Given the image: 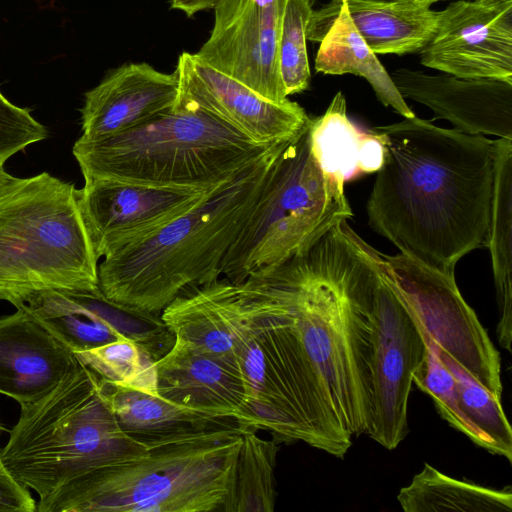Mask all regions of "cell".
<instances>
[{
  "mask_svg": "<svg viewBox=\"0 0 512 512\" xmlns=\"http://www.w3.org/2000/svg\"><path fill=\"white\" fill-rule=\"evenodd\" d=\"M176 70L165 73L148 63H129L109 72L85 93L79 137L93 141L141 126L175 105Z\"/></svg>",
  "mask_w": 512,
  "mask_h": 512,
  "instance_id": "17",
  "label": "cell"
},
{
  "mask_svg": "<svg viewBox=\"0 0 512 512\" xmlns=\"http://www.w3.org/2000/svg\"><path fill=\"white\" fill-rule=\"evenodd\" d=\"M288 141L273 145L193 208L104 257L98 265L102 294L118 304L161 315L186 289L220 278L221 262Z\"/></svg>",
  "mask_w": 512,
  "mask_h": 512,
  "instance_id": "3",
  "label": "cell"
},
{
  "mask_svg": "<svg viewBox=\"0 0 512 512\" xmlns=\"http://www.w3.org/2000/svg\"><path fill=\"white\" fill-rule=\"evenodd\" d=\"M161 318L175 339L235 357L243 315L236 284L227 279L186 289L162 311Z\"/></svg>",
  "mask_w": 512,
  "mask_h": 512,
  "instance_id": "21",
  "label": "cell"
},
{
  "mask_svg": "<svg viewBox=\"0 0 512 512\" xmlns=\"http://www.w3.org/2000/svg\"><path fill=\"white\" fill-rule=\"evenodd\" d=\"M274 144L256 143L181 98L134 129L106 138H80L72 153L84 179L211 188L234 178Z\"/></svg>",
  "mask_w": 512,
  "mask_h": 512,
  "instance_id": "7",
  "label": "cell"
},
{
  "mask_svg": "<svg viewBox=\"0 0 512 512\" xmlns=\"http://www.w3.org/2000/svg\"><path fill=\"white\" fill-rule=\"evenodd\" d=\"M378 264L420 331L468 375L502 398L500 355L455 276L404 255L381 254Z\"/></svg>",
  "mask_w": 512,
  "mask_h": 512,
  "instance_id": "10",
  "label": "cell"
},
{
  "mask_svg": "<svg viewBox=\"0 0 512 512\" xmlns=\"http://www.w3.org/2000/svg\"><path fill=\"white\" fill-rule=\"evenodd\" d=\"M423 336L427 343V352L422 365L413 376V383L433 399L440 415L452 427L490 451L488 441L461 410L455 379L441 360L436 345L424 334Z\"/></svg>",
  "mask_w": 512,
  "mask_h": 512,
  "instance_id": "32",
  "label": "cell"
},
{
  "mask_svg": "<svg viewBox=\"0 0 512 512\" xmlns=\"http://www.w3.org/2000/svg\"><path fill=\"white\" fill-rule=\"evenodd\" d=\"M313 4V0H282L278 61L287 97L309 87L311 71L307 53V26Z\"/></svg>",
  "mask_w": 512,
  "mask_h": 512,
  "instance_id": "31",
  "label": "cell"
},
{
  "mask_svg": "<svg viewBox=\"0 0 512 512\" xmlns=\"http://www.w3.org/2000/svg\"><path fill=\"white\" fill-rule=\"evenodd\" d=\"M243 429L231 419L163 439L128 460L89 470L40 499L39 512H222Z\"/></svg>",
  "mask_w": 512,
  "mask_h": 512,
  "instance_id": "5",
  "label": "cell"
},
{
  "mask_svg": "<svg viewBox=\"0 0 512 512\" xmlns=\"http://www.w3.org/2000/svg\"><path fill=\"white\" fill-rule=\"evenodd\" d=\"M20 407L0 459L40 499L89 470L146 451L120 428L101 379L80 362L49 393Z\"/></svg>",
  "mask_w": 512,
  "mask_h": 512,
  "instance_id": "6",
  "label": "cell"
},
{
  "mask_svg": "<svg viewBox=\"0 0 512 512\" xmlns=\"http://www.w3.org/2000/svg\"><path fill=\"white\" fill-rule=\"evenodd\" d=\"M219 0H171V8L182 11L188 17L208 9H214Z\"/></svg>",
  "mask_w": 512,
  "mask_h": 512,
  "instance_id": "35",
  "label": "cell"
},
{
  "mask_svg": "<svg viewBox=\"0 0 512 512\" xmlns=\"http://www.w3.org/2000/svg\"><path fill=\"white\" fill-rule=\"evenodd\" d=\"M499 309L501 347L511 352L512 340V139L495 140L494 181L487 246Z\"/></svg>",
  "mask_w": 512,
  "mask_h": 512,
  "instance_id": "25",
  "label": "cell"
},
{
  "mask_svg": "<svg viewBox=\"0 0 512 512\" xmlns=\"http://www.w3.org/2000/svg\"><path fill=\"white\" fill-rule=\"evenodd\" d=\"M48 135L30 109L14 105L0 92V163L5 164L11 156Z\"/></svg>",
  "mask_w": 512,
  "mask_h": 512,
  "instance_id": "33",
  "label": "cell"
},
{
  "mask_svg": "<svg viewBox=\"0 0 512 512\" xmlns=\"http://www.w3.org/2000/svg\"><path fill=\"white\" fill-rule=\"evenodd\" d=\"M390 76L404 99L425 105L455 129L512 139V83L406 67L395 69Z\"/></svg>",
  "mask_w": 512,
  "mask_h": 512,
  "instance_id": "16",
  "label": "cell"
},
{
  "mask_svg": "<svg viewBox=\"0 0 512 512\" xmlns=\"http://www.w3.org/2000/svg\"><path fill=\"white\" fill-rule=\"evenodd\" d=\"M23 305L74 354L125 339L108 320L71 298L64 290L36 293Z\"/></svg>",
  "mask_w": 512,
  "mask_h": 512,
  "instance_id": "27",
  "label": "cell"
},
{
  "mask_svg": "<svg viewBox=\"0 0 512 512\" xmlns=\"http://www.w3.org/2000/svg\"><path fill=\"white\" fill-rule=\"evenodd\" d=\"M178 97L224 121L256 143L288 141L300 133L310 117L297 102H273L242 82L217 70L195 53L179 55Z\"/></svg>",
  "mask_w": 512,
  "mask_h": 512,
  "instance_id": "15",
  "label": "cell"
},
{
  "mask_svg": "<svg viewBox=\"0 0 512 512\" xmlns=\"http://www.w3.org/2000/svg\"><path fill=\"white\" fill-rule=\"evenodd\" d=\"M384 159L367 201L369 226L400 253L455 276L488 241L495 140L417 116L373 128Z\"/></svg>",
  "mask_w": 512,
  "mask_h": 512,
  "instance_id": "1",
  "label": "cell"
},
{
  "mask_svg": "<svg viewBox=\"0 0 512 512\" xmlns=\"http://www.w3.org/2000/svg\"><path fill=\"white\" fill-rule=\"evenodd\" d=\"M313 150L321 164L344 182L377 172L384 159L382 136L360 131L348 118L345 95L338 91L326 111L310 118Z\"/></svg>",
  "mask_w": 512,
  "mask_h": 512,
  "instance_id": "23",
  "label": "cell"
},
{
  "mask_svg": "<svg viewBox=\"0 0 512 512\" xmlns=\"http://www.w3.org/2000/svg\"><path fill=\"white\" fill-rule=\"evenodd\" d=\"M257 431L243 429L233 487L222 512H272L276 500L274 470L279 447Z\"/></svg>",
  "mask_w": 512,
  "mask_h": 512,
  "instance_id": "28",
  "label": "cell"
},
{
  "mask_svg": "<svg viewBox=\"0 0 512 512\" xmlns=\"http://www.w3.org/2000/svg\"><path fill=\"white\" fill-rule=\"evenodd\" d=\"M36 502L27 488L6 470L0 459V512H34Z\"/></svg>",
  "mask_w": 512,
  "mask_h": 512,
  "instance_id": "34",
  "label": "cell"
},
{
  "mask_svg": "<svg viewBox=\"0 0 512 512\" xmlns=\"http://www.w3.org/2000/svg\"><path fill=\"white\" fill-rule=\"evenodd\" d=\"M84 181L80 206L99 259L169 223L222 185L190 188L113 178H86Z\"/></svg>",
  "mask_w": 512,
  "mask_h": 512,
  "instance_id": "12",
  "label": "cell"
},
{
  "mask_svg": "<svg viewBox=\"0 0 512 512\" xmlns=\"http://www.w3.org/2000/svg\"><path fill=\"white\" fill-rule=\"evenodd\" d=\"M101 382L120 428L145 446L163 439L206 430L234 419L218 418L185 408L157 393L102 379Z\"/></svg>",
  "mask_w": 512,
  "mask_h": 512,
  "instance_id": "24",
  "label": "cell"
},
{
  "mask_svg": "<svg viewBox=\"0 0 512 512\" xmlns=\"http://www.w3.org/2000/svg\"><path fill=\"white\" fill-rule=\"evenodd\" d=\"M427 68L512 83V0H455L418 53Z\"/></svg>",
  "mask_w": 512,
  "mask_h": 512,
  "instance_id": "13",
  "label": "cell"
},
{
  "mask_svg": "<svg viewBox=\"0 0 512 512\" xmlns=\"http://www.w3.org/2000/svg\"><path fill=\"white\" fill-rule=\"evenodd\" d=\"M316 0H313V3L315 2Z\"/></svg>",
  "mask_w": 512,
  "mask_h": 512,
  "instance_id": "39",
  "label": "cell"
},
{
  "mask_svg": "<svg viewBox=\"0 0 512 512\" xmlns=\"http://www.w3.org/2000/svg\"><path fill=\"white\" fill-rule=\"evenodd\" d=\"M157 393L175 404L218 418L241 419L247 387L237 359L175 339L156 361Z\"/></svg>",
  "mask_w": 512,
  "mask_h": 512,
  "instance_id": "18",
  "label": "cell"
},
{
  "mask_svg": "<svg viewBox=\"0 0 512 512\" xmlns=\"http://www.w3.org/2000/svg\"><path fill=\"white\" fill-rule=\"evenodd\" d=\"M2 430H3V427H2V425H1V423H0V432H1Z\"/></svg>",
  "mask_w": 512,
  "mask_h": 512,
  "instance_id": "38",
  "label": "cell"
},
{
  "mask_svg": "<svg viewBox=\"0 0 512 512\" xmlns=\"http://www.w3.org/2000/svg\"><path fill=\"white\" fill-rule=\"evenodd\" d=\"M309 122L278 154L255 207L221 262L220 276L234 284L307 250L353 217L345 182L313 150Z\"/></svg>",
  "mask_w": 512,
  "mask_h": 512,
  "instance_id": "9",
  "label": "cell"
},
{
  "mask_svg": "<svg viewBox=\"0 0 512 512\" xmlns=\"http://www.w3.org/2000/svg\"><path fill=\"white\" fill-rule=\"evenodd\" d=\"M372 249L343 221L307 250L255 272L293 319L352 436L371 421Z\"/></svg>",
  "mask_w": 512,
  "mask_h": 512,
  "instance_id": "2",
  "label": "cell"
},
{
  "mask_svg": "<svg viewBox=\"0 0 512 512\" xmlns=\"http://www.w3.org/2000/svg\"><path fill=\"white\" fill-rule=\"evenodd\" d=\"M419 3H422L424 5H427V6H431L437 2H440V1H446V0H417Z\"/></svg>",
  "mask_w": 512,
  "mask_h": 512,
  "instance_id": "37",
  "label": "cell"
},
{
  "mask_svg": "<svg viewBox=\"0 0 512 512\" xmlns=\"http://www.w3.org/2000/svg\"><path fill=\"white\" fill-rule=\"evenodd\" d=\"M437 350L441 360L455 379L461 410L488 441L490 452L504 456L511 462L512 430L501 400L468 375L438 347Z\"/></svg>",
  "mask_w": 512,
  "mask_h": 512,
  "instance_id": "29",
  "label": "cell"
},
{
  "mask_svg": "<svg viewBox=\"0 0 512 512\" xmlns=\"http://www.w3.org/2000/svg\"><path fill=\"white\" fill-rule=\"evenodd\" d=\"M282 0H219L207 41L195 54L277 103L288 100L278 61Z\"/></svg>",
  "mask_w": 512,
  "mask_h": 512,
  "instance_id": "14",
  "label": "cell"
},
{
  "mask_svg": "<svg viewBox=\"0 0 512 512\" xmlns=\"http://www.w3.org/2000/svg\"><path fill=\"white\" fill-rule=\"evenodd\" d=\"M397 500L405 512H511L512 493L458 480L424 464Z\"/></svg>",
  "mask_w": 512,
  "mask_h": 512,
  "instance_id": "26",
  "label": "cell"
},
{
  "mask_svg": "<svg viewBox=\"0 0 512 512\" xmlns=\"http://www.w3.org/2000/svg\"><path fill=\"white\" fill-rule=\"evenodd\" d=\"M17 179L5 170L4 163H0V195Z\"/></svg>",
  "mask_w": 512,
  "mask_h": 512,
  "instance_id": "36",
  "label": "cell"
},
{
  "mask_svg": "<svg viewBox=\"0 0 512 512\" xmlns=\"http://www.w3.org/2000/svg\"><path fill=\"white\" fill-rule=\"evenodd\" d=\"M75 355L104 381L157 393L156 360L132 340H117Z\"/></svg>",
  "mask_w": 512,
  "mask_h": 512,
  "instance_id": "30",
  "label": "cell"
},
{
  "mask_svg": "<svg viewBox=\"0 0 512 512\" xmlns=\"http://www.w3.org/2000/svg\"><path fill=\"white\" fill-rule=\"evenodd\" d=\"M307 40L320 42L314 65L317 72L362 77L384 106L391 107L404 118L416 116L342 5L324 4L313 9L307 26Z\"/></svg>",
  "mask_w": 512,
  "mask_h": 512,
  "instance_id": "20",
  "label": "cell"
},
{
  "mask_svg": "<svg viewBox=\"0 0 512 512\" xmlns=\"http://www.w3.org/2000/svg\"><path fill=\"white\" fill-rule=\"evenodd\" d=\"M325 5H342L375 54L419 53L438 23V11L417 0H330Z\"/></svg>",
  "mask_w": 512,
  "mask_h": 512,
  "instance_id": "22",
  "label": "cell"
},
{
  "mask_svg": "<svg viewBox=\"0 0 512 512\" xmlns=\"http://www.w3.org/2000/svg\"><path fill=\"white\" fill-rule=\"evenodd\" d=\"M98 260L80 189L42 172L0 195V299L22 306L47 290L96 291Z\"/></svg>",
  "mask_w": 512,
  "mask_h": 512,
  "instance_id": "8",
  "label": "cell"
},
{
  "mask_svg": "<svg viewBox=\"0 0 512 512\" xmlns=\"http://www.w3.org/2000/svg\"><path fill=\"white\" fill-rule=\"evenodd\" d=\"M79 364L24 307L0 317V394L20 406L49 393Z\"/></svg>",
  "mask_w": 512,
  "mask_h": 512,
  "instance_id": "19",
  "label": "cell"
},
{
  "mask_svg": "<svg viewBox=\"0 0 512 512\" xmlns=\"http://www.w3.org/2000/svg\"><path fill=\"white\" fill-rule=\"evenodd\" d=\"M377 265L372 300L371 421L367 434L388 450L409 433L408 398L427 343L404 303Z\"/></svg>",
  "mask_w": 512,
  "mask_h": 512,
  "instance_id": "11",
  "label": "cell"
},
{
  "mask_svg": "<svg viewBox=\"0 0 512 512\" xmlns=\"http://www.w3.org/2000/svg\"><path fill=\"white\" fill-rule=\"evenodd\" d=\"M236 288L243 321L234 356L247 387L239 426L343 458L352 435L293 319L257 274Z\"/></svg>",
  "mask_w": 512,
  "mask_h": 512,
  "instance_id": "4",
  "label": "cell"
}]
</instances>
